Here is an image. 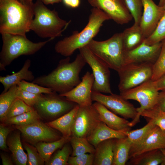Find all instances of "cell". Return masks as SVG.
Listing matches in <instances>:
<instances>
[{
	"label": "cell",
	"instance_id": "6da1fadb",
	"mask_svg": "<svg viewBox=\"0 0 165 165\" xmlns=\"http://www.w3.org/2000/svg\"><path fill=\"white\" fill-rule=\"evenodd\" d=\"M70 60V57L61 60L52 72L35 78L32 82L50 88L59 94L70 91L81 82L79 74L86 63L80 53L73 61Z\"/></svg>",
	"mask_w": 165,
	"mask_h": 165
},
{
	"label": "cell",
	"instance_id": "7a4b0ae2",
	"mask_svg": "<svg viewBox=\"0 0 165 165\" xmlns=\"http://www.w3.org/2000/svg\"><path fill=\"white\" fill-rule=\"evenodd\" d=\"M33 0H0V33L26 36L34 16Z\"/></svg>",
	"mask_w": 165,
	"mask_h": 165
},
{
	"label": "cell",
	"instance_id": "3957f363",
	"mask_svg": "<svg viewBox=\"0 0 165 165\" xmlns=\"http://www.w3.org/2000/svg\"><path fill=\"white\" fill-rule=\"evenodd\" d=\"M87 24L81 31H75L71 35L58 41L54 49L57 53L68 57L77 49L87 46L100 31L103 23L110 19L109 16L101 10L93 7L90 10Z\"/></svg>",
	"mask_w": 165,
	"mask_h": 165
},
{
	"label": "cell",
	"instance_id": "277c9868",
	"mask_svg": "<svg viewBox=\"0 0 165 165\" xmlns=\"http://www.w3.org/2000/svg\"><path fill=\"white\" fill-rule=\"evenodd\" d=\"M34 18L30 30L42 38L54 39L61 36L71 21L60 18L57 11L49 9L41 0H36L34 3Z\"/></svg>",
	"mask_w": 165,
	"mask_h": 165
},
{
	"label": "cell",
	"instance_id": "5b68a950",
	"mask_svg": "<svg viewBox=\"0 0 165 165\" xmlns=\"http://www.w3.org/2000/svg\"><path fill=\"white\" fill-rule=\"evenodd\" d=\"M2 46L0 53V70H6L16 59L22 55L34 54L47 43L53 40L38 42H33L28 39L26 36L5 33L2 34Z\"/></svg>",
	"mask_w": 165,
	"mask_h": 165
},
{
	"label": "cell",
	"instance_id": "8992f818",
	"mask_svg": "<svg viewBox=\"0 0 165 165\" xmlns=\"http://www.w3.org/2000/svg\"><path fill=\"white\" fill-rule=\"evenodd\" d=\"M87 46L109 68L118 72L124 65L122 32L116 33L103 41L93 39Z\"/></svg>",
	"mask_w": 165,
	"mask_h": 165
},
{
	"label": "cell",
	"instance_id": "52a82bcc",
	"mask_svg": "<svg viewBox=\"0 0 165 165\" xmlns=\"http://www.w3.org/2000/svg\"><path fill=\"white\" fill-rule=\"evenodd\" d=\"M153 64L150 63L124 65L117 72L119 77L118 87L120 93L137 86L151 79Z\"/></svg>",
	"mask_w": 165,
	"mask_h": 165
},
{
	"label": "cell",
	"instance_id": "ba28073f",
	"mask_svg": "<svg viewBox=\"0 0 165 165\" xmlns=\"http://www.w3.org/2000/svg\"><path fill=\"white\" fill-rule=\"evenodd\" d=\"M86 63L91 68L94 77L92 90L112 94L111 88L109 68L86 46L79 49Z\"/></svg>",
	"mask_w": 165,
	"mask_h": 165
},
{
	"label": "cell",
	"instance_id": "9c48e42d",
	"mask_svg": "<svg viewBox=\"0 0 165 165\" xmlns=\"http://www.w3.org/2000/svg\"><path fill=\"white\" fill-rule=\"evenodd\" d=\"M92 99L93 101L102 104L116 114L126 119H132L130 123L131 127L137 123L138 112L137 108L120 94H112L105 95L92 90Z\"/></svg>",
	"mask_w": 165,
	"mask_h": 165
},
{
	"label": "cell",
	"instance_id": "30bf717a",
	"mask_svg": "<svg viewBox=\"0 0 165 165\" xmlns=\"http://www.w3.org/2000/svg\"><path fill=\"white\" fill-rule=\"evenodd\" d=\"M159 93L155 81L150 79L134 88L120 93V95L126 100H134L139 103L140 106L137 108L138 123L143 111L155 107Z\"/></svg>",
	"mask_w": 165,
	"mask_h": 165
},
{
	"label": "cell",
	"instance_id": "8fae6325",
	"mask_svg": "<svg viewBox=\"0 0 165 165\" xmlns=\"http://www.w3.org/2000/svg\"><path fill=\"white\" fill-rule=\"evenodd\" d=\"M42 94L34 107L43 116L52 118L61 116L68 112L78 104L67 100L57 92Z\"/></svg>",
	"mask_w": 165,
	"mask_h": 165
},
{
	"label": "cell",
	"instance_id": "7c38bea8",
	"mask_svg": "<svg viewBox=\"0 0 165 165\" xmlns=\"http://www.w3.org/2000/svg\"><path fill=\"white\" fill-rule=\"evenodd\" d=\"M98 112L93 104L79 106L72 130V135L86 138L101 122Z\"/></svg>",
	"mask_w": 165,
	"mask_h": 165
},
{
	"label": "cell",
	"instance_id": "4fadbf2b",
	"mask_svg": "<svg viewBox=\"0 0 165 165\" xmlns=\"http://www.w3.org/2000/svg\"><path fill=\"white\" fill-rule=\"evenodd\" d=\"M15 127L25 141L34 145L40 142L54 141L61 138L53 128L40 120L29 125Z\"/></svg>",
	"mask_w": 165,
	"mask_h": 165
},
{
	"label": "cell",
	"instance_id": "5bb4252c",
	"mask_svg": "<svg viewBox=\"0 0 165 165\" xmlns=\"http://www.w3.org/2000/svg\"><path fill=\"white\" fill-rule=\"evenodd\" d=\"M87 0L92 7L103 11L118 24H127L133 18L124 0Z\"/></svg>",
	"mask_w": 165,
	"mask_h": 165
},
{
	"label": "cell",
	"instance_id": "9a60e30c",
	"mask_svg": "<svg viewBox=\"0 0 165 165\" xmlns=\"http://www.w3.org/2000/svg\"><path fill=\"white\" fill-rule=\"evenodd\" d=\"M94 81L93 74L88 71L76 86L68 92L59 94L80 106L92 105V93Z\"/></svg>",
	"mask_w": 165,
	"mask_h": 165
},
{
	"label": "cell",
	"instance_id": "2e32d148",
	"mask_svg": "<svg viewBox=\"0 0 165 165\" xmlns=\"http://www.w3.org/2000/svg\"><path fill=\"white\" fill-rule=\"evenodd\" d=\"M165 148V132L155 125L139 143L132 145L129 159L145 152Z\"/></svg>",
	"mask_w": 165,
	"mask_h": 165
},
{
	"label": "cell",
	"instance_id": "e0dca14e",
	"mask_svg": "<svg viewBox=\"0 0 165 165\" xmlns=\"http://www.w3.org/2000/svg\"><path fill=\"white\" fill-rule=\"evenodd\" d=\"M143 11L139 26L146 38L155 30L163 14V6L156 5L153 0H141Z\"/></svg>",
	"mask_w": 165,
	"mask_h": 165
},
{
	"label": "cell",
	"instance_id": "ac0fdd59",
	"mask_svg": "<svg viewBox=\"0 0 165 165\" xmlns=\"http://www.w3.org/2000/svg\"><path fill=\"white\" fill-rule=\"evenodd\" d=\"M162 46V42L149 45L144 41L136 48L124 52V65L144 63L154 64L159 56Z\"/></svg>",
	"mask_w": 165,
	"mask_h": 165
},
{
	"label": "cell",
	"instance_id": "d6986e66",
	"mask_svg": "<svg viewBox=\"0 0 165 165\" xmlns=\"http://www.w3.org/2000/svg\"><path fill=\"white\" fill-rule=\"evenodd\" d=\"M93 105L98 112L101 121L108 127L116 130H130V122L127 119L119 117L99 102H95Z\"/></svg>",
	"mask_w": 165,
	"mask_h": 165
},
{
	"label": "cell",
	"instance_id": "ffe728a7",
	"mask_svg": "<svg viewBox=\"0 0 165 165\" xmlns=\"http://www.w3.org/2000/svg\"><path fill=\"white\" fill-rule=\"evenodd\" d=\"M127 132L113 130L101 121L86 138L95 148L99 143L103 141L111 139L126 137H127Z\"/></svg>",
	"mask_w": 165,
	"mask_h": 165
},
{
	"label": "cell",
	"instance_id": "44dd1931",
	"mask_svg": "<svg viewBox=\"0 0 165 165\" xmlns=\"http://www.w3.org/2000/svg\"><path fill=\"white\" fill-rule=\"evenodd\" d=\"M31 61L27 59L21 69L17 72L5 76H0V82L4 87L2 93L7 91L12 86L23 80L32 81L35 79L32 72L29 70Z\"/></svg>",
	"mask_w": 165,
	"mask_h": 165
},
{
	"label": "cell",
	"instance_id": "7402d4cb",
	"mask_svg": "<svg viewBox=\"0 0 165 165\" xmlns=\"http://www.w3.org/2000/svg\"><path fill=\"white\" fill-rule=\"evenodd\" d=\"M79 106L77 105L68 112L46 124L59 131L62 136L70 137L75 119Z\"/></svg>",
	"mask_w": 165,
	"mask_h": 165
},
{
	"label": "cell",
	"instance_id": "603a6c76",
	"mask_svg": "<svg viewBox=\"0 0 165 165\" xmlns=\"http://www.w3.org/2000/svg\"><path fill=\"white\" fill-rule=\"evenodd\" d=\"M122 36L124 52L136 48L141 45L146 38L139 25L134 24L122 32Z\"/></svg>",
	"mask_w": 165,
	"mask_h": 165
},
{
	"label": "cell",
	"instance_id": "cb8c5ba5",
	"mask_svg": "<svg viewBox=\"0 0 165 165\" xmlns=\"http://www.w3.org/2000/svg\"><path fill=\"white\" fill-rule=\"evenodd\" d=\"M115 139L103 141L95 147L93 165H112Z\"/></svg>",
	"mask_w": 165,
	"mask_h": 165
},
{
	"label": "cell",
	"instance_id": "d4e9b609",
	"mask_svg": "<svg viewBox=\"0 0 165 165\" xmlns=\"http://www.w3.org/2000/svg\"><path fill=\"white\" fill-rule=\"evenodd\" d=\"M20 132H14L8 137L6 144L11 151L14 162L17 165H26L27 155L24 151L20 140Z\"/></svg>",
	"mask_w": 165,
	"mask_h": 165
},
{
	"label": "cell",
	"instance_id": "484cf974",
	"mask_svg": "<svg viewBox=\"0 0 165 165\" xmlns=\"http://www.w3.org/2000/svg\"><path fill=\"white\" fill-rule=\"evenodd\" d=\"M131 143L127 137L115 139L112 165H125L129 160Z\"/></svg>",
	"mask_w": 165,
	"mask_h": 165
},
{
	"label": "cell",
	"instance_id": "4316f807",
	"mask_svg": "<svg viewBox=\"0 0 165 165\" xmlns=\"http://www.w3.org/2000/svg\"><path fill=\"white\" fill-rule=\"evenodd\" d=\"M129 159L128 164L132 165H158L164 160L163 156L159 149L147 151Z\"/></svg>",
	"mask_w": 165,
	"mask_h": 165
},
{
	"label": "cell",
	"instance_id": "83f0119b",
	"mask_svg": "<svg viewBox=\"0 0 165 165\" xmlns=\"http://www.w3.org/2000/svg\"><path fill=\"white\" fill-rule=\"evenodd\" d=\"M70 137L62 136L60 139L51 142H40L34 145L45 162H47L53 154L69 141Z\"/></svg>",
	"mask_w": 165,
	"mask_h": 165
},
{
	"label": "cell",
	"instance_id": "f1b7e54d",
	"mask_svg": "<svg viewBox=\"0 0 165 165\" xmlns=\"http://www.w3.org/2000/svg\"><path fill=\"white\" fill-rule=\"evenodd\" d=\"M69 141L72 148V156L95 152V148L89 142L86 138L72 135Z\"/></svg>",
	"mask_w": 165,
	"mask_h": 165
},
{
	"label": "cell",
	"instance_id": "f546056e",
	"mask_svg": "<svg viewBox=\"0 0 165 165\" xmlns=\"http://www.w3.org/2000/svg\"><path fill=\"white\" fill-rule=\"evenodd\" d=\"M17 87V85H14L6 92H2L0 95V119L1 121L5 120L9 109L16 98Z\"/></svg>",
	"mask_w": 165,
	"mask_h": 165
},
{
	"label": "cell",
	"instance_id": "4dcf8cb0",
	"mask_svg": "<svg viewBox=\"0 0 165 165\" xmlns=\"http://www.w3.org/2000/svg\"><path fill=\"white\" fill-rule=\"evenodd\" d=\"M40 121V117L35 109L5 120L7 124L15 126H25Z\"/></svg>",
	"mask_w": 165,
	"mask_h": 165
},
{
	"label": "cell",
	"instance_id": "1f68e13d",
	"mask_svg": "<svg viewBox=\"0 0 165 165\" xmlns=\"http://www.w3.org/2000/svg\"><path fill=\"white\" fill-rule=\"evenodd\" d=\"M141 116L147 121H152L165 132V112L155 107L143 111Z\"/></svg>",
	"mask_w": 165,
	"mask_h": 165
},
{
	"label": "cell",
	"instance_id": "d6a6232c",
	"mask_svg": "<svg viewBox=\"0 0 165 165\" xmlns=\"http://www.w3.org/2000/svg\"><path fill=\"white\" fill-rule=\"evenodd\" d=\"M65 143L61 149L52 155L49 160L45 163L47 165H68V161L72 150L71 147Z\"/></svg>",
	"mask_w": 165,
	"mask_h": 165
},
{
	"label": "cell",
	"instance_id": "836d02e7",
	"mask_svg": "<svg viewBox=\"0 0 165 165\" xmlns=\"http://www.w3.org/2000/svg\"><path fill=\"white\" fill-rule=\"evenodd\" d=\"M163 14L160 18L153 32L144 41L147 45H152L161 42L165 39V4Z\"/></svg>",
	"mask_w": 165,
	"mask_h": 165
},
{
	"label": "cell",
	"instance_id": "e575fe53",
	"mask_svg": "<svg viewBox=\"0 0 165 165\" xmlns=\"http://www.w3.org/2000/svg\"><path fill=\"white\" fill-rule=\"evenodd\" d=\"M162 46L159 56L154 64L151 79L156 81L165 74V39L162 41Z\"/></svg>",
	"mask_w": 165,
	"mask_h": 165
},
{
	"label": "cell",
	"instance_id": "d590c367",
	"mask_svg": "<svg viewBox=\"0 0 165 165\" xmlns=\"http://www.w3.org/2000/svg\"><path fill=\"white\" fill-rule=\"evenodd\" d=\"M156 125L151 121L143 127L127 132V137L132 145L137 144L141 141Z\"/></svg>",
	"mask_w": 165,
	"mask_h": 165
},
{
	"label": "cell",
	"instance_id": "8d00e7d4",
	"mask_svg": "<svg viewBox=\"0 0 165 165\" xmlns=\"http://www.w3.org/2000/svg\"><path fill=\"white\" fill-rule=\"evenodd\" d=\"M35 109L34 107L28 106L23 101L16 98L9 109L5 120Z\"/></svg>",
	"mask_w": 165,
	"mask_h": 165
},
{
	"label": "cell",
	"instance_id": "74e56055",
	"mask_svg": "<svg viewBox=\"0 0 165 165\" xmlns=\"http://www.w3.org/2000/svg\"><path fill=\"white\" fill-rule=\"evenodd\" d=\"M128 10L134 20V24L139 25L143 8L141 0H124Z\"/></svg>",
	"mask_w": 165,
	"mask_h": 165
},
{
	"label": "cell",
	"instance_id": "f35d334b",
	"mask_svg": "<svg viewBox=\"0 0 165 165\" xmlns=\"http://www.w3.org/2000/svg\"><path fill=\"white\" fill-rule=\"evenodd\" d=\"M17 86L28 92L38 94H51L53 91L50 88L43 87L38 84L23 80L19 82Z\"/></svg>",
	"mask_w": 165,
	"mask_h": 165
},
{
	"label": "cell",
	"instance_id": "ab89813d",
	"mask_svg": "<svg viewBox=\"0 0 165 165\" xmlns=\"http://www.w3.org/2000/svg\"><path fill=\"white\" fill-rule=\"evenodd\" d=\"M24 146L27 153L28 165H43L45 164V161L35 147L27 143L24 144Z\"/></svg>",
	"mask_w": 165,
	"mask_h": 165
},
{
	"label": "cell",
	"instance_id": "60d3db41",
	"mask_svg": "<svg viewBox=\"0 0 165 165\" xmlns=\"http://www.w3.org/2000/svg\"><path fill=\"white\" fill-rule=\"evenodd\" d=\"M42 94H35L25 91L17 86L16 98L23 101L29 106L33 107L40 100Z\"/></svg>",
	"mask_w": 165,
	"mask_h": 165
},
{
	"label": "cell",
	"instance_id": "b9f144b4",
	"mask_svg": "<svg viewBox=\"0 0 165 165\" xmlns=\"http://www.w3.org/2000/svg\"><path fill=\"white\" fill-rule=\"evenodd\" d=\"M94 154L87 153L75 156H70L68 161L69 165H93Z\"/></svg>",
	"mask_w": 165,
	"mask_h": 165
},
{
	"label": "cell",
	"instance_id": "7bdbcfd3",
	"mask_svg": "<svg viewBox=\"0 0 165 165\" xmlns=\"http://www.w3.org/2000/svg\"><path fill=\"white\" fill-rule=\"evenodd\" d=\"M11 130L2 124L0 125V148L4 151L7 150L6 141L8 136Z\"/></svg>",
	"mask_w": 165,
	"mask_h": 165
},
{
	"label": "cell",
	"instance_id": "ee69618b",
	"mask_svg": "<svg viewBox=\"0 0 165 165\" xmlns=\"http://www.w3.org/2000/svg\"><path fill=\"white\" fill-rule=\"evenodd\" d=\"M155 107L165 112V91L159 92Z\"/></svg>",
	"mask_w": 165,
	"mask_h": 165
},
{
	"label": "cell",
	"instance_id": "f6af8a7d",
	"mask_svg": "<svg viewBox=\"0 0 165 165\" xmlns=\"http://www.w3.org/2000/svg\"><path fill=\"white\" fill-rule=\"evenodd\" d=\"M154 81L159 91H165V74Z\"/></svg>",
	"mask_w": 165,
	"mask_h": 165
},
{
	"label": "cell",
	"instance_id": "bcb514c9",
	"mask_svg": "<svg viewBox=\"0 0 165 165\" xmlns=\"http://www.w3.org/2000/svg\"><path fill=\"white\" fill-rule=\"evenodd\" d=\"M64 4L67 6L72 8L78 7L80 4V0H62Z\"/></svg>",
	"mask_w": 165,
	"mask_h": 165
},
{
	"label": "cell",
	"instance_id": "7dc6e473",
	"mask_svg": "<svg viewBox=\"0 0 165 165\" xmlns=\"http://www.w3.org/2000/svg\"><path fill=\"white\" fill-rule=\"evenodd\" d=\"M1 157L3 165H12L13 162L9 156L4 153H1Z\"/></svg>",
	"mask_w": 165,
	"mask_h": 165
},
{
	"label": "cell",
	"instance_id": "c3c4849f",
	"mask_svg": "<svg viewBox=\"0 0 165 165\" xmlns=\"http://www.w3.org/2000/svg\"><path fill=\"white\" fill-rule=\"evenodd\" d=\"M41 1L44 4L46 5H53L54 3H58L62 1V0H41Z\"/></svg>",
	"mask_w": 165,
	"mask_h": 165
},
{
	"label": "cell",
	"instance_id": "681fc988",
	"mask_svg": "<svg viewBox=\"0 0 165 165\" xmlns=\"http://www.w3.org/2000/svg\"><path fill=\"white\" fill-rule=\"evenodd\" d=\"M159 5L161 6H163L165 4V0H159Z\"/></svg>",
	"mask_w": 165,
	"mask_h": 165
},
{
	"label": "cell",
	"instance_id": "f907efd6",
	"mask_svg": "<svg viewBox=\"0 0 165 165\" xmlns=\"http://www.w3.org/2000/svg\"><path fill=\"white\" fill-rule=\"evenodd\" d=\"M160 150L162 152L164 156V161L163 163L165 162V148H161L160 149Z\"/></svg>",
	"mask_w": 165,
	"mask_h": 165
},
{
	"label": "cell",
	"instance_id": "816d5d0a",
	"mask_svg": "<svg viewBox=\"0 0 165 165\" xmlns=\"http://www.w3.org/2000/svg\"><path fill=\"white\" fill-rule=\"evenodd\" d=\"M20 2H23L24 0H19Z\"/></svg>",
	"mask_w": 165,
	"mask_h": 165
}]
</instances>
